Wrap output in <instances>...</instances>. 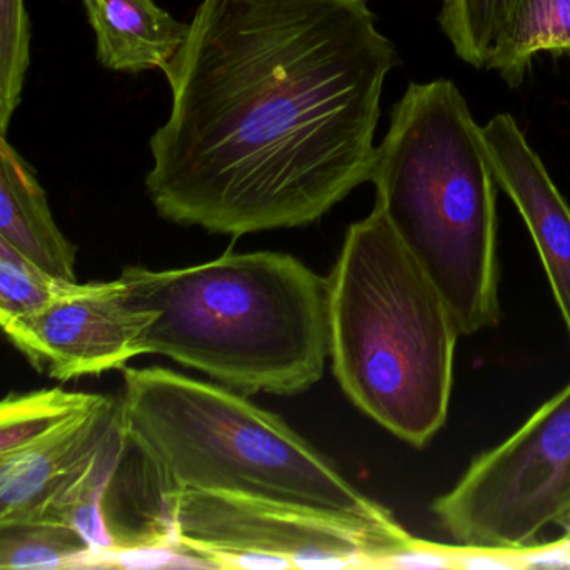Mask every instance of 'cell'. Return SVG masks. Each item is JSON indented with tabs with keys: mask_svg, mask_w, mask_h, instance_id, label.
Wrapping results in <instances>:
<instances>
[{
	"mask_svg": "<svg viewBox=\"0 0 570 570\" xmlns=\"http://www.w3.org/2000/svg\"><path fill=\"white\" fill-rule=\"evenodd\" d=\"M396 65L368 0H202L161 69L171 111L149 141L153 206L233 238L313 225L372 179Z\"/></svg>",
	"mask_w": 570,
	"mask_h": 570,
	"instance_id": "6da1fadb",
	"label": "cell"
},
{
	"mask_svg": "<svg viewBox=\"0 0 570 570\" xmlns=\"http://www.w3.org/2000/svg\"><path fill=\"white\" fill-rule=\"evenodd\" d=\"M132 303L155 309L145 355L199 370L242 395L292 396L330 356L328 278L286 253H226L191 268L129 266Z\"/></svg>",
	"mask_w": 570,
	"mask_h": 570,
	"instance_id": "7a4b0ae2",
	"label": "cell"
},
{
	"mask_svg": "<svg viewBox=\"0 0 570 570\" xmlns=\"http://www.w3.org/2000/svg\"><path fill=\"white\" fill-rule=\"evenodd\" d=\"M375 208L452 309L462 335L502 318L497 179L482 126L449 79L412 82L376 148Z\"/></svg>",
	"mask_w": 570,
	"mask_h": 570,
	"instance_id": "3957f363",
	"label": "cell"
},
{
	"mask_svg": "<svg viewBox=\"0 0 570 570\" xmlns=\"http://www.w3.org/2000/svg\"><path fill=\"white\" fill-rule=\"evenodd\" d=\"M328 289L330 358L343 392L403 442L429 445L449 416L462 332L379 208L350 226Z\"/></svg>",
	"mask_w": 570,
	"mask_h": 570,
	"instance_id": "277c9868",
	"label": "cell"
},
{
	"mask_svg": "<svg viewBox=\"0 0 570 570\" xmlns=\"http://www.w3.org/2000/svg\"><path fill=\"white\" fill-rule=\"evenodd\" d=\"M122 423L161 490L232 493L336 519L400 525L282 416L223 385L158 368L125 370Z\"/></svg>",
	"mask_w": 570,
	"mask_h": 570,
	"instance_id": "5b68a950",
	"label": "cell"
},
{
	"mask_svg": "<svg viewBox=\"0 0 570 570\" xmlns=\"http://www.w3.org/2000/svg\"><path fill=\"white\" fill-rule=\"evenodd\" d=\"M432 509L459 546L507 552L539 546L570 509V383L473 459Z\"/></svg>",
	"mask_w": 570,
	"mask_h": 570,
	"instance_id": "8992f818",
	"label": "cell"
},
{
	"mask_svg": "<svg viewBox=\"0 0 570 570\" xmlns=\"http://www.w3.org/2000/svg\"><path fill=\"white\" fill-rule=\"evenodd\" d=\"M159 523L173 546L216 569L226 553L285 557L295 569H376L415 540L400 523L370 525L232 493L161 490Z\"/></svg>",
	"mask_w": 570,
	"mask_h": 570,
	"instance_id": "52a82bcc",
	"label": "cell"
},
{
	"mask_svg": "<svg viewBox=\"0 0 570 570\" xmlns=\"http://www.w3.org/2000/svg\"><path fill=\"white\" fill-rule=\"evenodd\" d=\"M155 320V309L132 303L119 276L86 285L66 282L41 308L0 325L38 372L66 382L122 368L145 355V335Z\"/></svg>",
	"mask_w": 570,
	"mask_h": 570,
	"instance_id": "ba28073f",
	"label": "cell"
},
{
	"mask_svg": "<svg viewBox=\"0 0 570 570\" xmlns=\"http://www.w3.org/2000/svg\"><path fill=\"white\" fill-rule=\"evenodd\" d=\"M121 430V403L102 395L41 439L0 453V525L56 523L62 503Z\"/></svg>",
	"mask_w": 570,
	"mask_h": 570,
	"instance_id": "9c48e42d",
	"label": "cell"
},
{
	"mask_svg": "<svg viewBox=\"0 0 570 570\" xmlns=\"http://www.w3.org/2000/svg\"><path fill=\"white\" fill-rule=\"evenodd\" d=\"M482 136L497 185L532 236L570 340V206L512 116H493Z\"/></svg>",
	"mask_w": 570,
	"mask_h": 570,
	"instance_id": "30bf717a",
	"label": "cell"
},
{
	"mask_svg": "<svg viewBox=\"0 0 570 570\" xmlns=\"http://www.w3.org/2000/svg\"><path fill=\"white\" fill-rule=\"evenodd\" d=\"M0 239L39 268L66 282L76 279V246L62 235L35 169L0 139Z\"/></svg>",
	"mask_w": 570,
	"mask_h": 570,
	"instance_id": "8fae6325",
	"label": "cell"
},
{
	"mask_svg": "<svg viewBox=\"0 0 570 570\" xmlns=\"http://www.w3.org/2000/svg\"><path fill=\"white\" fill-rule=\"evenodd\" d=\"M96 36V58L112 72L163 69L185 45L189 24L156 0H82Z\"/></svg>",
	"mask_w": 570,
	"mask_h": 570,
	"instance_id": "7c38bea8",
	"label": "cell"
},
{
	"mask_svg": "<svg viewBox=\"0 0 570 570\" xmlns=\"http://www.w3.org/2000/svg\"><path fill=\"white\" fill-rule=\"evenodd\" d=\"M540 52H570V0H512L485 69L517 88Z\"/></svg>",
	"mask_w": 570,
	"mask_h": 570,
	"instance_id": "4fadbf2b",
	"label": "cell"
},
{
	"mask_svg": "<svg viewBox=\"0 0 570 570\" xmlns=\"http://www.w3.org/2000/svg\"><path fill=\"white\" fill-rule=\"evenodd\" d=\"M101 396L62 389L6 396L0 405V453L41 439L66 420L95 406Z\"/></svg>",
	"mask_w": 570,
	"mask_h": 570,
	"instance_id": "5bb4252c",
	"label": "cell"
},
{
	"mask_svg": "<svg viewBox=\"0 0 570 570\" xmlns=\"http://www.w3.org/2000/svg\"><path fill=\"white\" fill-rule=\"evenodd\" d=\"M88 540L58 523L0 525V569H79Z\"/></svg>",
	"mask_w": 570,
	"mask_h": 570,
	"instance_id": "9a60e30c",
	"label": "cell"
},
{
	"mask_svg": "<svg viewBox=\"0 0 570 570\" xmlns=\"http://www.w3.org/2000/svg\"><path fill=\"white\" fill-rule=\"evenodd\" d=\"M512 0H443L440 28L466 65L485 69Z\"/></svg>",
	"mask_w": 570,
	"mask_h": 570,
	"instance_id": "2e32d148",
	"label": "cell"
},
{
	"mask_svg": "<svg viewBox=\"0 0 570 570\" xmlns=\"http://www.w3.org/2000/svg\"><path fill=\"white\" fill-rule=\"evenodd\" d=\"M31 26L24 0H0V136H8L31 61Z\"/></svg>",
	"mask_w": 570,
	"mask_h": 570,
	"instance_id": "e0dca14e",
	"label": "cell"
},
{
	"mask_svg": "<svg viewBox=\"0 0 570 570\" xmlns=\"http://www.w3.org/2000/svg\"><path fill=\"white\" fill-rule=\"evenodd\" d=\"M65 283L0 239V322L41 308L61 292Z\"/></svg>",
	"mask_w": 570,
	"mask_h": 570,
	"instance_id": "ac0fdd59",
	"label": "cell"
},
{
	"mask_svg": "<svg viewBox=\"0 0 570 570\" xmlns=\"http://www.w3.org/2000/svg\"><path fill=\"white\" fill-rule=\"evenodd\" d=\"M376 569L385 570H455V547L413 540L402 549L380 559Z\"/></svg>",
	"mask_w": 570,
	"mask_h": 570,
	"instance_id": "d6986e66",
	"label": "cell"
},
{
	"mask_svg": "<svg viewBox=\"0 0 570 570\" xmlns=\"http://www.w3.org/2000/svg\"><path fill=\"white\" fill-rule=\"evenodd\" d=\"M455 563L459 570H523L519 552L482 547L456 546Z\"/></svg>",
	"mask_w": 570,
	"mask_h": 570,
	"instance_id": "ffe728a7",
	"label": "cell"
},
{
	"mask_svg": "<svg viewBox=\"0 0 570 570\" xmlns=\"http://www.w3.org/2000/svg\"><path fill=\"white\" fill-rule=\"evenodd\" d=\"M520 563L525 569H570V543L563 539L552 543L540 542L539 546L520 550Z\"/></svg>",
	"mask_w": 570,
	"mask_h": 570,
	"instance_id": "44dd1931",
	"label": "cell"
},
{
	"mask_svg": "<svg viewBox=\"0 0 570 570\" xmlns=\"http://www.w3.org/2000/svg\"><path fill=\"white\" fill-rule=\"evenodd\" d=\"M557 527L562 530V537L570 535V509L569 512L562 517V520H560L559 525Z\"/></svg>",
	"mask_w": 570,
	"mask_h": 570,
	"instance_id": "7402d4cb",
	"label": "cell"
},
{
	"mask_svg": "<svg viewBox=\"0 0 570 570\" xmlns=\"http://www.w3.org/2000/svg\"><path fill=\"white\" fill-rule=\"evenodd\" d=\"M560 539H563V540H566V542H569V543H570V535H567V537H560Z\"/></svg>",
	"mask_w": 570,
	"mask_h": 570,
	"instance_id": "603a6c76",
	"label": "cell"
}]
</instances>
